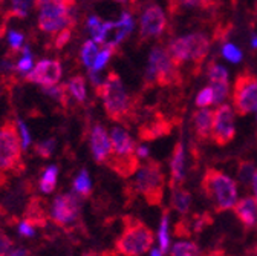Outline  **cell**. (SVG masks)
Returning <instances> with one entry per match:
<instances>
[{
	"label": "cell",
	"instance_id": "obj_12",
	"mask_svg": "<svg viewBox=\"0 0 257 256\" xmlns=\"http://www.w3.org/2000/svg\"><path fill=\"white\" fill-rule=\"evenodd\" d=\"M61 78V65L57 60H42L37 66L26 74L28 81L40 83L43 88L57 86Z\"/></svg>",
	"mask_w": 257,
	"mask_h": 256
},
{
	"label": "cell",
	"instance_id": "obj_29",
	"mask_svg": "<svg viewBox=\"0 0 257 256\" xmlns=\"http://www.w3.org/2000/svg\"><path fill=\"white\" fill-rule=\"evenodd\" d=\"M57 175H58V169L57 166H49L46 167L42 181H40V189L45 194H51V192L55 189V183H57Z\"/></svg>",
	"mask_w": 257,
	"mask_h": 256
},
{
	"label": "cell",
	"instance_id": "obj_9",
	"mask_svg": "<svg viewBox=\"0 0 257 256\" xmlns=\"http://www.w3.org/2000/svg\"><path fill=\"white\" fill-rule=\"evenodd\" d=\"M236 137V126H234V112L230 105L222 103L214 111L213 118V132L211 140L216 146H227Z\"/></svg>",
	"mask_w": 257,
	"mask_h": 256
},
{
	"label": "cell",
	"instance_id": "obj_35",
	"mask_svg": "<svg viewBox=\"0 0 257 256\" xmlns=\"http://www.w3.org/2000/svg\"><path fill=\"white\" fill-rule=\"evenodd\" d=\"M55 149V140L51 138V140H46V141H40L34 146V150L37 155H40L42 158H49L52 155Z\"/></svg>",
	"mask_w": 257,
	"mask_h": 256
},
{
	"label": "cell",
	"instance_id": "obj_27",
	"mask_svg": "<svg viewBox=\"0 0 257 256\" xmlns=\"http://www.w3.org/2000/svg\"><path fill=\"white\" fill-rule=\"evenodd\" d=\"M159 251L161 254H166L169 250V209L163 210V216H161V226H159Z\"/></svg>",
	"mask_w": 257,
	"mask_h": 256
},
{
	"label": "cell",
	"instance_id": "obj_18",
	"mask_svg": "<svg viewBox=\"0 0 257 256\" xmlns=\"http://www.w3.org/2000/svg\"><path fill=\"white\" fill-rule=\"evenodd\" d=\"M233 212L236 215V218L243 224V227L246 229H252L257 222V201L254 200V197H245L242 200H239L234 207Z\"/></svg>",
	"mask_w": 257,
	"mask_h": 256
},
{
	"label": "cell",
	"instance_id": "obj_38",
	"mask_svg": "<svg viewBox=\"0 0 257 256\" xmlns=\"http://www.w3.org/2000/svg\"><path fill=\"white\" fill-rule=\"evenodd\" d=\"M222 55H223L225 58H227V60L234 61V63L240 61V58H242V52H240L239 48L234 46V45H225V46L222 48Z\"/></svg>",
	"mask_w": 257,
	"mask_h": 256
},
{
	"label": "cell",
	"instance_id": "obj_45",
	"mask_svg": "<svg viewBox=\"0 0 257 256\" xmlns=\"http://www.w3.org/2000/svg\"><path fill=\"white\" fill-rule=\"evenodd\" d=\"M101 23H103V22H101L98 17H96V16H92V17H89V19H87V28H89L90 31L96 29V28H98Z\"/></svg>",
	"mask_w": 257,
	"mask_h": 256
},
{
	"label": "cell",
	"instance_id": "obj_16",
	"mask_svg": "<svg viewBox=\"0 0 257 256\" xmlns=\"http://www.w3.org/2000/svg\"><path fill=\"white\" fill-rule=\"evenodd\" d=\"M187 43H188V51H190V58L195 63L196 74H199V69L202 63L205 61L208 51H210V42L205 34L202 33H195L187 36Z\"/></svg>",
	"mask_w": 257,
	"mask_h": 256
},
{
	"label": "cell",
	"instance_id": "obj_40",
	"mask_svg": "<svg viewBox=\"0 0 257 256\" xmlns=\"http://www.w3.org/2000/svg\"><path fill=\"white\" fill-rule=\"evenodd\" d=\"M69 40H71V28L61 29L57 36V39H55V48H63Z\"/></svg>",
	"mask_w": 257,
	"mask_h": 256
},
{
	"label": "cell",
	"instance_id": "obj_39",
	"mask_svg": "<svg viewBox=\"0 0 257 256\" xmlns=\"http://www.w3.org/2000/svg\"><path fill=\"white\" fill-rule=\"evenodd\" d=\"M29 7H31V2H19V0H16V2H13V10L10 11V16L23 19L28 14Z\"/></svg>",
	"mask_w": 257,
	"mask_h": 256
},
{
	"label": "cell",
	"instance_id": "obj_50",
	"mask_svg": "<svg viewBox=\"0 0 257 256\" xmlns=\"http://www.w3.org/2000/svg\"><path fill=\"white\" fill-rule=\"evenodd\" d=\"M150 256H161V251H159V250H153Z\"/></svg>",
	"mask_w": 257,
	"mask_h": 256
},
{
	"label": "cell",
	"instance_id": "obj_48",
	"mask_svg": "<svg viewBox=\"0 0 257 256\" xmlns=\"http://www.w3.org/2000/svg\"><path fill=\"white\" fill-rule=\"evenodd\" d=\"M252 190H254V200L257 201V170H255V174H254V178H252Z\"/></svg>",
	"mask_w": 257,
	"mask_h": 256
},
{
	"label": "cell",
	"instance_id": "obj_24",
	"mask_svg": "<svg viewBox=\"0 0 257 256\" xmlns=\"http://www.w3.org/2000/svg\"><path fill=\"white\" fill-rule=\"evenodd\" d=\"M191 206V194L184 187L173 189L172 194V209H175L181 215H187Z\"/></svg>",
	"mask_w": 257,
	"mask_h": 256
},
{
	"label": "cell",
	"instance_id": "obj_2",
	"mask_svg": "<svg viewBox=\"0 0 257 256\" xmlns=\"http://www.w3.org/2000/svg\"><path fill=\"white\" fill-rule=\"evenodd\" d=\"M201 189L217 213L233 209L237 203L236 183L216 167H208L205 170L201 181Z\"/></svg>",
	"mask_w": 257,
	"mask_h": 256
},
{
	"label": "cell",
	"instance_id": "obj_32",
	"mask_svg": "<svg viewBox=\"0 0 257 256\" xmlns=\"http://www.w3.org/2000/svg\"><path fill=\"white\" fill-rule=\"evenodd\" d=\"M113 49H115V45H112V43L106 45L104 51H101V52L98 54V57H96V60H95V65H93V68H92L90 71H93V72H98L100 69H103V68L106 66V63L109 61V58H110V55H112Z\"/></svg>",
	"mask_w": 257,
	"mask_h": 256
},
{
	"label": "cell",
	"instance_id": "obj_36",
	"mask_svg": "<svg viewBox=\"0 0 257 256\" xmlns=\"http://www.w3.org/2000/svg\"><path fill=\"white\" fill-rule=\"evenodd\" d=\"M214 103V97H213V89L211 88H204L199 94H198V99H196V105L201 109H207L210 105Z\"/></svg>",
	"mask_w": 257,
	"mask_h": 256
},
{
	"label": "cell",
	"instance_id": "obj_25",
	"mask_svg": "<svg viewBox=\"0 0 257 256\" xmlns=\"http://www.w3.org/2000/svg\"><path fill=\"white\" fill-rule=\"evenodd\" d=\"M255 174V166L252 159H240L237 166V178L239 183L245 187L252 184V178Z\"/></svg>",
	"mask_w": 257,
	"mask_h": 256
},
{
	"label": "cell",
	"instance_id": "obj_13",
	"mask_svg": "<svg viewBox=\"0 0 257 256\" xmlns=\"http://www.w3.org/2000/svg\"><path fill=\"white\" fill-rule=\"evenodd\" d=\"M90 149L93 153L95 161L98 164H104L109 161V158L112 156V141L107 135V131L103 126L96 124L92 131L90 135Z\"/></svg>",
	"mask_w": 257,
	"mask_h": 256
},
{
	"label": "cell",
	"instance_id": "obj_3",
	"mask_svg": "<svg viewBox=\"0 0 257 256\" xmlns=\"http://www.w3.org/2000/svg\"><path fill=\"white\" fill-rule=\"evenodd\" d=\"M155 235L149 226L134 216L124 218V230L115 241V253L121 256H141L152 248Z\"/></svg>",
	"mask_w": 257,
	"mask_h": 256
},
{
	"label": "cell",
	"instance_id": "obj_11",
	"mask_svg": "<svg viewBox=\"0 0 257 256\" xmlns=\"http://www.w3.org/2000/svg\"><path fill=\"white\" fill-rule=\"evenodd\" d=\"M166 26H167V20L163 10L156 5L149 7L140 20V42L143 43L161 36L164 33Z\"/></svg>",
	"mask_w": 257,
	"mask_h": 256
},
{
	"label": "cell",
	"instance_id": "obj_42",
	"mask_svg": "<svg viewBox=\"0 0 257 256\" xmlns=\"http://www.w3.org/2000/svg\"><path fill=\"white\" fill-rule=\"evenodd\" d=\"M8 37H10V43H11L13 49L14 51H19L20 46H22V43H23V36L20 33H17V31H11Z\"/></svg>",
	"mask_w": 257,
	"mask_h": 256
},
{
	"label": "cell",
	"instance_id": "obj_47",
	"mask_svg": "<svg viewBox=\"0 0 257 256\" xmlns=\"http://www.w3.org/2000/svg\"><path fill=\"white\" fill-rule=\"evenodd\" d=\"M26 254H28V250H25V248H14L10 256H26Z\"/></svg>",
	"mask_w": 257,
	"mask_h": 256
},
{
	"label": "cell",
	"instance_id": "obj_34",
	"mask_svg": "<svg viewBox=\"0 0 257 256\" xmlns=\"http://www.w3.org/2000/svg\"><path fill=\"white\" fill-rule=\"evenodd\" d=\"M193 230V226H191V221L187 219V218H182L179 219L176 224H175V235L178 238H190L191 236V232Z\"/></svg>",
	"mask_w": 257,
	"mask_h": 256
},
{
	"label": "cell",
	"instance_id": "obj_28",
	"mask_svg": "<svg viewBox=\"0 0 257 256\" xmlns=\"http://www.w3.org/2000/svg\"><path fill=\"white\" fill-rule=\"evenodd\" d=\"M68 88L71 91V95H74L78 103H83L86 100V81L81 75L71 78Z\"/></svg>",
	"mask_w": 257,
	"mask_h": 256
},
{
	"label": "cell",
	"instance_id": "obj_4",
	"mask_svg": "<svg viewBox=\"0 0 257 256\" xmlns=\"http://www.w3.org/2000/svg\"><path fill=\"white\" fill-rule=\"evenodd\" d=\"M166 175L163 172V164L149 159L140 167L138 177L134 183V194L143 195L149 206H159L164 198Z\"/></svg>",
	"mask_w": 257,
	"mask_h": 256
},
{
	"label": "cell",
	"instance_id": "obj_51",
	"mask_svg": "<svg viewBox=\"0 0 257 256\" xmlns=\"http://www.w3.org/2000/svg\"><path fill=\"white\" fill-rule=\"evenodd\" d=\"M252 46H254V48H257V37H254V39H252Z\"/></svg>",
	"mask_w": 257,
	"mask_h": 256
},
{
	"label": "cell",
	"instance_id": "obj_21",
	"mask_svg": "<svg viewBox=\"0 0 257 256\" xmlns=\"http://www.w3.org/2000/svg\"><path fill=\"white\" fill-rule=\"evenodd\" d=\"M46 221H48V216L45 212V201L40 198H32L25 212V222L29 224L31 227H34V226L45 227Z\"/></svg>",
	"mask_w": 257,
	"mask_h": 256
},
{
	"label": "cell",
	"instance_id": "obj_52",
	"mask_svg": "<svg viewBox=\"0 0 257 256\" xmlns=\"http://www.w3.org/2000/svg\"><path fill=\"white\" fill-rule=\"evenodd\" d=\"M252 251H254V253H255V254H257V244H255V245H254V248H252Z\"/></svg>",
	"mask_w": 257,
	"mask_h": 256
},
{
	"label": "cell",
	"instance_id": "obj_49",
	"mask_svg": "<svg viewBox=\"0 0 257 256\" xmlns=\"http://www.w3.org/2000/svg\"><path fill=\"white\" fill-rule=\"evenodd\" d=\"M4 181H7V178H5V175H4L2 172H0V186L4 184Z\"/></svg>",
	"mask_w": 257,
	"mask_h": 256
},
{
	"label": "cell",
	"instance_id": "obj_37",
	"mask_svg": "<svg viewBox=\"0 0 257 256\" xmlns=\"http://www.w3.org/2000/svg\"><path fill=\"white\" fill-rule=\"evenodd\" d=\"M13 250H14V242L4 230H0V256H10Z\"/></svg>",
	"mask_w": 257,
	"mask_h": 256
},
{
	"label": "cell",
	"instance_id": "obj_7",
	"mask_svg": "<svg viewBox=\"0 0 257 256\" xmlns=\"http://www.w3.org/2000/svg\"><path fill=\"white\" fill-rule=\"evenodd\" d=\"M25 169L22 163V141L14 121L8 120L0 126V172L13 170L20 174Z\"/></svg>",
	"mask_w": 257,
	"mask_h": 256
},
{
	"label": "cell",
	"instance_id": "obj_20",
	"mask_svg": "<svg viewBox=\"0 0 257 256\" xmlns=\"http://www.w3.org/2000/svg\"><path fill=\"white\" fill-rule=\"evenodd\" d=\"M213 118H214V112L210 109H199L193 114V123H195L196 137L199 141H205L211 137Z\"/></svg>",
	"mask_w": 257,
	"mask_h": 256
},
{
	"label": "cell",
	"instance_id": "obj_23",
	"mask_svg": "<svg viewBox=\"0 0 257 256\" xmlns=\"http://www.w3.org/2000/svg\"><path fill=\"white\" fill-rule=\"evenodd\" d=\"M173 65L176 68H179L182 63H185L190 58V51H188V43H187V37H179L170 42L169 49H167Z\"/></svg>",
	"mask_w": 257,
	"mask_h": 256
},
{
	"label": "cell",
	"instance_id": "obj_19",
	"mask_svg": "<svg viewBox=\"0 0 257 256\" xmlns=\"http://www.w3.org/2000/svg\"><path fill=\"white\" fill-rule=\"evenodd\" d=\"M170 169H172V180H170L169 186L173 190L176 187H181V183L184 181V177H185V150H184V144L181 141H178L175 144V149L172 153Z\"/></svg>",
	"mask_w": 257,
	"mask_h": 256
},
{
	"label": "cell",
	"instance_id": "obj_31",
	"mask_svg": "<svg viewBox=\"0 0 257 256\" xmlns=\"http://www.w3.org/2000/svg\"><path fill=\"white\" fill-rule=\"evenodd\" d=\"M98 49H96L95 43L92 40H87L84 45H83V49H81V58H83V63L87 66V68H93L95 65V60L98 57Z\"/></svg>",
	"mask_w": 257,
	"mask_h": 256
},
{
	"label": "cell",
	"instance_id": "obj_43",
	"mask_svg": "<svg viewBox=\"0 0 257 256\" xmlns=\"http://www.w3.org/2000/svg\"><path fill=\"white\" fill-rule=\"evenodd\" d=\"M31 68H32V57H31V55H23V58L19 61L17 69H19L20 72H28Z\"/></svg>",
	"mask_w": 257,
	"mask_h": 256
},
{
	"label": "cell",
	"instance_id": "obj_30",
	"mask_svg": "<svg viewBox=\"0 0 257 256\" xmlns=\"http://www.w3.org/2000/svg\"><path fill=\"white\" fill-rule=\"evenodd\" d=\"M74 189L75 192H78L80 195L83 197H89L90 195V192H92V184H90V178H89V174L86 169H83L78 177L75 178L74 181Z\"/></svg>",
	"mask_w": 257,
	"mask_h": 256
},
{
	"label": "cell",
	"instance_id": "obj_33",
	"mask_svg": "<svg viewBox=\"0 0 257 256\" xmlns=\"http://www.w3.org/2000/svg\"><path fill=\"white\" fill-rule=\"evenodd\" d=\"M210 224H213V218L208 212L193 216V230L198 232V233L202 232L207 226H210Z\"/></svg>",
	"mask_w": 257,
	"mask_h": 256
},
{
	"label": "cell",
	"instance_id": "obj_10",
	"mask_svg": "<svg viewBox=\"0 0 257 256\" xmlns=\"http://www.w3.org/2000/svg\"><path fill=\"white\" fill-rule=\"evenodd\" d=\"M81 201L75 194L60 195L54 200L51 207L52 221L58 226H68L80 218Z\"/></svg>",
	"mask_w": 257,
	"mask_h": 256
},
{
	"label": "cell",
	"instance_id": "obj_53",
	"mask_svg": "<svg viewBox=\"0 0 257 256\" xmlns=\"http://www.w3.org/2000/svg\"><path fill=\"white\" fill-rule=\"evenodd\" d=\"M222 256H228V254H225V253H223V254H222Z\"/></svg>",
	"mask_w": 257,
	"mask_h": 256
},
{
	"label": "cell",
	"instance_id": "obj_14",
	"mask_svg": "<svg viewBox=\"0 0 257 256\" xmlns=\"http://www.w3.org/2000/svg\"><path fill=\"white\" fill-rule=\"evenodd\" d=\"M173 129V123L164 115H156L153 120L146 121L138 127V137L141 141H153L167 137Z\"/></svg>",
	"mask_w": 257,
	"mask_h": 256
},
{
	"label": "cell",
	"instance_id": "obj_46",
	"mask_svg": "<svg viewBox=\"0 0 257 256\" xmlns=\"http://www.w3.org/2000/svg\"><path fill=\"white\" fill-rule=\"evenodd\" d=\"M137 156L138 158H147L149 156V149L146 146H138L137 147Z\"/></svg>",
	"mask_w": 257,
	"mask_h": 256
},
{
	"label": "cell",
	"instance_id": "obj_44",
	"mask_svg": "<svg viewBox=\"0 0 257 256\" xmlns=\"http://www.w3.org/2000/svg\"><path fill=\"white\" fill-rule=\"evenodd\" d=\"M19 233L20 235H23V236H34L36 235V230H34V227H31L29 224H26V222H22V224H19Z\"/></svg>",
	"mask_w": 257,
	"mask_h": 256
},
{
	"label": "cell",
	"instance_id": "obj_17",
	"mask_svg": "<svg viewBox=\"0 0 257 256\" xmlns=\"http://www.w3.org/2000/svg\"><path fill=\"white\" fill-rule=\"evenodd\" d=\"M112 156H118V158H127V156H137V147H135V141L131 138L122 127H113L112 129Z\"/></svg>",
	"mask_w": 257,
	"mask_h": 256
},
{
	"label": "cell",
	"instance_id": "obj_22",
	"mask_svg": "<svg viewBox=\"0 0 257 256\" xmlns=\"http://www.w3.org/2000/svg\"><path fill=\"white\" fill-rule=\"evenodd\" d=\"M109 167L116 172L119 177H131L137 170H140V158L138 156H127V158H118V156H110L107 161Z\"/></svg>",
	"mask_w": 257,
	"mask_h": 256
},
{
	"label": "cell",
	"instance_id": "obj_41",
	"mask_svg": "<svg viewBox=\"0 0 257 256\" xmlns=\"http://www.w3.org/2000/svg\"><path fill=\"white\" fill-rule=\"evenodd\" d=\"M19 127H20V134H22V147H28L31 144V135L28 131V126L22 120H19Z\"/></svg>",
	"mask_w": 257,
	"mask_h": 256
},
{
	"label": "cell",
	"instance_id": "obj_8",
	"mask_svg": "<svg viewBox=\"0 0 257 256\" xmlns=\"http://www.w3.org/2000/svg\"><path fill=\"white\" fill-rule=\"evenodd\" d=\"M233 108L239 117L257 111V77L251 71L240 72L234 80Z\"/></svg>",
	"mask_w": 257,
	"mask_h": 256
},
{
	"label": "cell",
	"instance_id": "obj_26",
	"mask_svg": "<svg viewBox=\"0 0 257 256\" xmlns=\"http://www.w3.org/2000/svg\"><path fill=\"white\" fill-rule=\"evenodd\" d=\"M170 256H204V253L201 251V248L196 242L181 241L173 245Z\"/></svg>",
	"mask_w": 257,
	"mask_h": 256
},
{
	"label": "cell",
	"instance_id": "obj_5",
	"mask_svg": "<svg viewBox=\"0 0 257 256\" xmlns=\"http://www.w3.org/2000/svg\"><path fill=\"white\" fill-rule=\"evenodd\" d=\"M182 78L179 74V69L173 65V61L169 55V52L164 48H153L150 52L149 68L146 72V86H159L167 88L172 84H181Z\"/></svg>",
	"mask_w": 257,
	"mask_h": 256
},
{
	"label": "cell",
	"instance_id": "obj_15",
	"mask_svg": "<svg viewBox=\"0 0 257 256\" xmlns=\"http://www.w3.org/2000/svg\"><path fill=\"white\" fill-rule=\"evenodd\" d=\"M208 78L211 81L214 105L220 106V103L227 99L228 95V74L223 66L217 65L216 61H211L208 66Z\"/></svg>",
	"mask_w": 257,
	"mask_h": 256
},
{
	"label": "cell",
	"instance_id": "obj_6",
	"mask_svg": "<svg viewBox=\"0 0 257 256\" xmlns=\"http://www.w3.org/2000/svg\"><path fill=\"white\" fill-rule=\"evenodd\" d=\"M39 11V26L42 31L46 33H55V31H61L64 28H72L75 25L74 19V2H68V0H42V2L34 4Z\"/></svg>",
	"mask_w": 257,
	"mask_h": 256
},
{
	"label": "cell",
	"instance_id": "obj_1",
	"mask_svg": "<svg viewBox=\"0 0 257 256\" xmlns=\"http://www.w3.org/2000/svg\"><path fill=\"white\" fill-rule=\"evenodd\" d=\"M96 95H100L104 103L107 117L116 123H128L134 117V105L128 94L115 71H110L107 80L95 86Z\"/></svg>",
	"mask_w": 257,
	"mask_h": 256
}]
</instances>
